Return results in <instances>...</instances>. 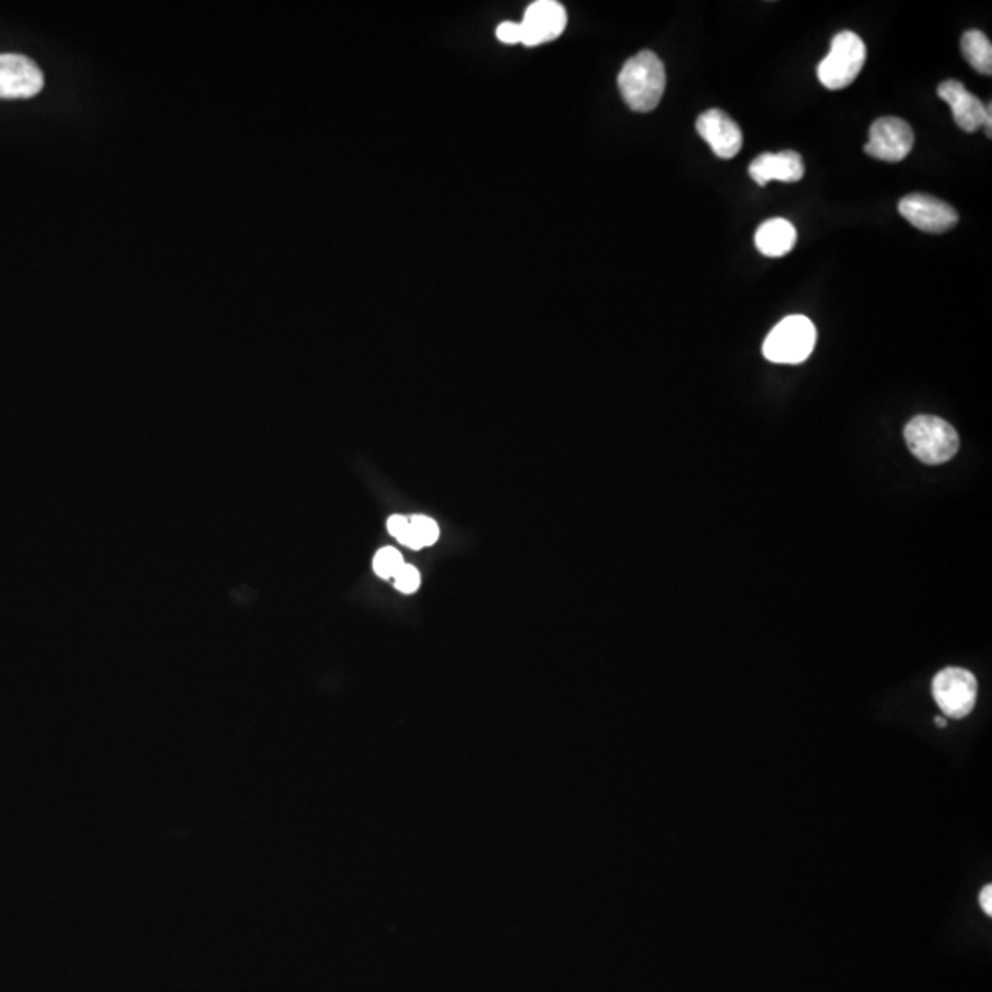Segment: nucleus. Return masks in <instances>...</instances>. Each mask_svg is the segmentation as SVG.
Masks as SVG:
<instances>
[{"instance_id":"f3484780","label":"nucleus","mask_w":992,"mask_h":992,"mask_svg":"<svg viewBox=\"0 0 992 992\" xmlns=\"http://www.w3.org/2000/svg\"><path fill=\"white\" fill-rule=\"evenodd\" d=\"M388 531L404 546L412 548V549H421V542L417 540V537L413 535L412 531V526H410V520L406 517H401V515H394L388 519Z\"/></svg>"},{"instance_id":"aec40b11","label":"nucleus","mask_w":992,"mask_h":992,"mask_svg":"<svg viewBox=\"0 0 992 992\" xmlns=\"http://www.w3.org/2000/svg\"><path fill=\"white\" fill-rule=\"evenodd\" d=\"M979 904H981V909L985 911V915H992V886L987 884L981 893H979Z\"/></svg>"},{"instance_id":"f8f14e48","label":"nucleus","mask_w":992,"mask_h":992,"mask_svg":"<svg viewBox=\"0 0 992 992\" xmlns=\"http://www.w3.org/2000/svg\"><path fill=\"white\" fill-rule=\"evenodd\" d=\"M938 94L952 109L954 122L967 132H974L983 127L985 103L968 92L958 80H947L938 87Z\"/></svg>"},{"instance_id":"6e6552de","label":"nucleus","mask_w":992,"mask_h":992,"mask_svg":"<svg viewBox=\"0 0 992 992\" xmlns=\"http://www.w3.org/2000/svg\"><path fill=\"white\" fill-rule=\"evenodd\" d=\"M44 85L39 66L21 53H0V100L32 98Z\"/></svg>"},{"instance_id":"7ed1b4c3","label":"nucleus","mask_w":992,"mask_h":992,"mask_svg":"<svg viewBox=\"0 0 992 992\" xmlns=\"http://www.w3.org/2000/svg\"><path fill=\"white\" fill-rule=\"evenodd\" d=\"M816 344V327L803 315H791L779 322L763 342V355L775 365H802Z\"/></svg>"},{"instance_id":"0eeeda50","label":"nucleus","mask_w":992,"mask_h":992,"mask_svg":"<svg viewBox=\"0 0 992 992\" xmlns=\"http://www.w3.org/2000/svg\"><path fill=\"white\" fill-rule=\"evenodd\" d=\"M899 211L909 225L929 234L947 232L959 221L958 211L948 202L927 193L906 195L899 202Z\"/></svg>"},{"instance_id":"20e7f679","label":"nucleus","mask_w":992,"mask_h":992,"mask_svg":"<svg viewBox=\"0 0 992 992\" xmlns=\"http://www.w3.org/2000/svg\"><path fill=\"white\" fill-rule=\"evenodd\" d=\"M866 57V44L857 34L840 32L834 35L827 57L818 66L820 83L829 91L849 87L862 73Z\"/></svg>"},{"instance_id":"ddd939ff","label":"nucleus","mask_w":992,"mask_h":992,"mask_svg":"<svg viewBox=\"0 0 992 992\" xmlns=\"http://www.w3.org/2000/svg\"><path fill=\"white\" fill-rule=\"evenodd\" d=\"M798 239L794 225L787 219L773 218L764 221L755 232V247L763 256L782 258L789 254Z\"/></svg>"},{"instance_id":"dca6fc26","label":"nucleus","mask_w":992,"mask_h":992,"mask_svg":"<svg viewBox=\"0 0 992 992\" xmlns=\"http://www.w3.org/2000/svg\"><path fill=\"white\" fill-rule=\"evenodd\" d=\"M410 526H412L413 535L421 542V546H433V544L438 542L440 528L433 519L424 517V515H413L410 519Z\"/></svg>"},{"instance_id":"2eb2a0df","label":"nucleus","mask_w":992,"mask_h":992,"mask_svg":"<svg viewBox=\"0 0 992 992\" xmlns=\"http://www.w3.org/2000/svg\"><path fill=\"white\" fill-rule=\"evenodd\" d=\"M403 564V555L394 548H383L374 557V570L383 579H394Z\"/></svg>"},{"instance_id":"a211bd4d","label":"nucleus","mask_w":992,"mask_h":992,"mask_svg":"<svg viewBox=\"0 0 992 992\" xmlns=\"http://www.w3.org/2000/svg\"><path fill=\"white\" fill-rule=\"evenodd\" d=\"M419 583H421V576L412 564H403L401 570L394 578L395 588L403 594H413L419 588Z\"/></svg>"},{"instance_id":"9d476101","label":"nucleus","mask_w":992,"mask_h":992,"mask_svg":"<svg viewBox=\"0 0 992 992\" xmlns=\"http://www.w3.org/2000/svg\"><path fill=\"white\" fill-rule=\"evenodd\" d=\"M566 10L555 0H537L530 5L520 23V43L537 46L557 39L566 28Z\"/></svg>"},{"instance_id":"423d86ee","label":"nucleus","mask_w":992,"mask_h":992,"mask_svg":"<svg viewBox=\"0 0 992 992\" xmlns=\"http://www.w3.org/2000/svg\"><path fill=\"white\" fill-rule=\"evenodd\" d=\"M913 141V129L908 122L897 116H884L873 122L864 151L877 160L900 162L911 153Z\"/></svg>"},{"instance_id":"1a4fd4ad","label":"nucleus","mask_w":992,"mask_h":992,"mask_svg":"<svg viewBox=\"0 0 992 992\" xmlns=\"http://www.w3.org/2000/svg\"><path fill=\"white\" fill-rule=\"evenodd\" d=\"M696 132L702 136L712 151L725 160L734 159L743 148V131L735 120H732L721 109H710L696 118Z\"/></svg>"},{"instance_id":"9b49d317","label":"nucleus","mask_w":992,"mask_h":992,"mask_svg":"<svg viewBox=\"0 0 992 992\" xmlns=\"http://www.w3.org/2000/svg\"><path fill=\"white\" fill-rule=\"evenodd\" d=\"M748 173L759 186H766L770 180L798 182L805 175V166L796 151L763 153L750 164Z\"/></svg>"},{"instance_id":"4468645a","label":"nucleus","mask_w":992,"mask_h":992,"mask_svg":"<svg viewBox=\"0 0 992 992\" xmlns=\"http://www.w3.org/2000/svg\"><path fill=\"white\" fill-rule=\"evenodd\" d=\"M961 50L968 64L983 76L992 74V44L979 30H968L961 37Z\"/></svg>"},{"instance_id":"f257e3e1","label":"nucleus","mask_w":992,"mask_h":992,"mask_svg":"<svg viewBox=\"0 0 992 992\" xmlns=\"http://www.w3.org/2000/svg\"><path fill=\"white\" fill-rule=\"evenodd\" d=\"M618 87L632 111H655L666 91V68L662 59L651 50L637 52L623 64L618 76Z\"/></svg>"},{"instance_id":"39448f33","label":"nucleus","mask_w":992,"mask_h":992,"mask_svg":"<svg viewBox=\"0 0 992 992\" xmlns=\"http://www.w3.org/2000/svg\"><path fill=\"white\" fill-rule=\"evenodd\" d=\"M932 693L947 717L963 719L976 705L977 682L970 671L948 667L936 675L932 682Z\"/></svg>"},{"instance_id":"f03ea898","label":"nucleus","mask_w":992,"mask_h":992,"mask_svg":"<svg viewBox=\"0 0 992 992\" xmlns=\"http://www.w3.org/2000/svg\"><path fill=\"white\" fill-rule=\"evenodd\" d=\"M904 440L915 458L929 465L952 460L959 449V436L952 424L936 415H917L904 429Z\"/></svg>"},{"instance_id":"412c9836","label":"nucleus","mask_w":992,"mask_h":992,"mask_svg":"<svg viewBox=\"0 0 992 992\" xmlns=\"http://www.w3.org/2000/svg\"><path fill=\"white\" fill-rule=\"evenodd\" d=\"M983 127H985V132L987 136L990 138L992 136V105L987 103L985 105V120H983Z\"/></svg>"},{"instance_id":"4be33fe9","label":"nucleus","mask_w":992,"mask_h":992,"mask_svg":"<svg viewBox=\"0 0 992 992\" xmlns=\"http://www.w3.org/2000/svg\"><path fill=\"white\" fill-rule=\"evenodd\" d=\"M936 725H938V726H941V728H945V726H947V721H945V719H941V717H938V719H936Z\"/></svg>"},{"instance_id":"6ab92c4d","label":"nucleus","mask_w":992,"mask_h":992,"mask_svg":"<svg viewBox=\"0 0 992 992\" xmlns=\"http://www.w3.org/2000/svg\"><path fill=\"white\" fill-rule=\"evenodd\" d=\"M496 37H499L506 44L520 43V37H522L520 23H511V21L502 23L499 28H496Z\"/></svg>"}]
</instances>
